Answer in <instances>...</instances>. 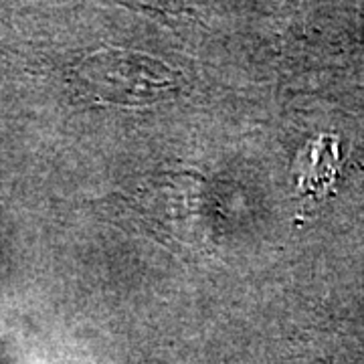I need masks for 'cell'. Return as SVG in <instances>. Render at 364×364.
<instances>
[{
    "label": "cell",
    "instance_id": "cell-1",
    "mask_svg": "<svg viewBox=\"0 0 364 364\" xmlns=\"http://www.w3.org/2000/svg\"><path fill=\"white\" fill-rule=\"evenodd\" d=\"M79 73L93 95L116 104L150 102L172 87V75L162 63L128 51L95 53Z\"/></svg>",
    "mask_w": 364,
    "mask_h": 364
},
{
    "label": "cell",
    "instance_id": "cell-2",
    "mask_svg": "<svg viewBox=\"0 0 364 364\" xmlns=\"http://www.w3.org/2000/svg\"><path fill=\"white\" fill-rule=\"evenodd\" d=\"M140 200L142 213L158 231L184 237V233H193L195 227H203V221L196 219L203 215V207L195 205L200 203V195L186 174H170L164 181H154L140 191Z\"/></svg>",
    "mask_w": 364,
    "mask_h": 364
}]
</instances>
